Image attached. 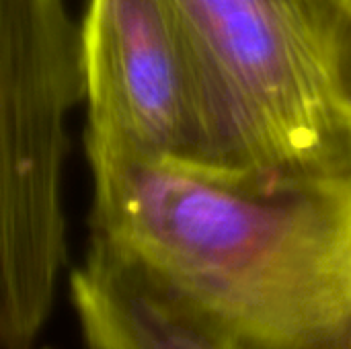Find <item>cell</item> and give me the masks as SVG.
Returning <instances> with one entry per match:
<instances>
[{
	"mask_svg": "<svg viewBox=\"0 0 351 349\" xmlns=\"http://www.w3.org/2000/svg\"><path fill=\"white\" fill-rule=\"evenodd\" d=\"M86 349H239L136 272L88 249L70 276Z\"/></svg>",
	"mask_w": 351,
	"mask_h": 349,
	"instance_id": "cell-5",
	"label": "cell"
},
{
	"mask_svg": "<svg viewBox=\"0 0 351 349\" xmlns=\"http://www.w3.org/2000/svg\"><path fill=\"white\" fill-rule=\"evenodd\" d=\"M346 2L173 0L230 175L274 185L351 171V117L337 88Z\"/></svg>",
	"mask_w": 351,
	"mask_h": 349,
	"instance_id": "cell-2",
	"label": "cell"
},
{
	"mask_svg": "<svg viewBox=\"0 0 351 349\" xmlns=\"http://www.w3.org/2000/svg\"><path fill=\"white\" fill-rule=\"evenodd\" d=\"M4 132L0 344L33 349L64 263L60 210L62 115L82 97L80 33L62 0H2Z\"/></svg>",
	"mask_w": 351,
	"mask_h": 349,
	"instance_id": "cell-3",
	"label": "cell"
},
{
	"mask_svg": "<svg viewBox=\"0 0 351 349\" xmlns=\"http://www.w3.org/2000/svg\"><path fill=\"white\" fill-rule=\"evenodd\" d=\"M337 88L341 103L351 117V0L346 2V12L339 31L337 47Z\"/></svg>",
	"mask_w": 351,
	"mask_h": 349,
	"instance_id": "cell-6",
	"label": "cell"
},
{
	"mask_svg": "<svg viewBox=\"0 0 351 349\" xmlns=\"http://www.w3.org/2000/svg\"><path fill=\"white\" fill-rule=\"evenodd\" d=\"M80 68L88 156L230 175L220 121L173 0H88Z\"/></svg>",
	"mask_w": 351,
	"mask_h": 349,
	"instance_id": "cell-4",
	"label": "cell"
},
{
	"mask_svg": "<svg viewBox=\"0 0 351 349\" xmlns=\"http://www.w3.org/2000/svg\"><path fill=\"white\" fill-rule=\"evenodd\" d=\"M90 251L239 349H351V171L261 183L88 156Z\"/></svg>",
	"mask_w": 351,
	"mask_h": 349,
	"instance_id": "cell-1",
	"label": "cell"
}]
</instances>
